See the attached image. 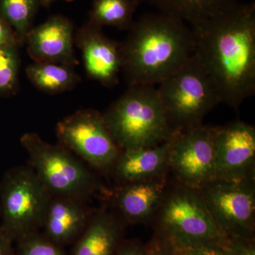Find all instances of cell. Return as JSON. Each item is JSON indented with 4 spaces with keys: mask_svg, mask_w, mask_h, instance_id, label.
Wrapping results in <instances>:
<instances>
[{
    "mask_svg": "<svg viewBox=\"0 0 255 255\" xmlns=\"http://www.w3.org/2000/svg\"><path fill=\"white\" fill-rule=\"evenodd\" d=\"M14 243L16 255H68L64 247L39 231L23 236Z\"/></svg>",
    "mask_w": 255,
    "mask_h": 255,
    "instance_id": "cell-22",
    "label": "cell"
},
{
    "mask_svg": "<svg viewBox=\"0 0 255 255\" xmlns=\"http://www.w3.org/2000/svg\"><path fill=\"white\" fill-rule=\"evenodd\" d=\"M51 199L29 165L9 169L0 182V226L14 242L38 232Z\"/></svg>",
    "mask_w": 255,
    "mask_h": 255,
    "instance_id": "cell-7",
    "label": "cell"
},
{
    "mask_svg": "<svg viewBox=\"0 0 255 255\" xmlns=\"http://www.w3.org/2000/svg\"><path fill=\"white\" fill-rule=\"evenodd\" d=\"M116 255H147L145 245L138 239H124Z\"/></svg>",
    "mask_w": 255,
    "mask_h": 255,
    "instance_id": "cell-27",
    "label": "cell"
},
{
    "mask_svg": "<svg viewBox=\"0 0 255 255\" xmlns=\"http://www.w3.org/2000/svg\"><path fill=\"white\" fill-rule=\"evenodd\" d=\"M215 131L216 127L202 124L174 132L168 164L177 184L199 191L215 179Z\"/></svg>",
    "mask_w": 255,
    "mask_h": 255,
    "instance_id": "cell-10",
    "label": "cell"
},
{
    "mask_svg": "<svg viewBox=\"0 0 255 255\" xmlns=\"http://www.w3.org/2000/svg\"><path fill=\"white\" fill-rule=\"evenodd\" d=\"M21 143L28 163L52 197L88 200L97 194L109 195L98 178L63 146L51 145L35 133H26Z\"/></svg>",
    "mask_w": 255,
    "mask_h": 255,
    "instance_id": "cell-4",
    "label": "cell"
},
{
    "mask_svg": "<svg viewBox=\"0 0 255 255\" xmlns=\"http://www.w3.org/2000/svg\"><path fill=\"white\" fill-rule=\"evenodd\" d=\"M10 33L6 23L0 18V48L6 46L9 41Z\"/></svg>",
    "mask_w": 255,
    "mask_h": 255,
    "instance_id": "cell-29",
    "label": "cell"
},
{
    "mask_svg": "<svg viewBox=\"0 0 255 255\" xmlns=\"http://www.w3.org/2000/svg\"><path fill=\"white\" fill-rule=\"evenodd\" d=\"M94 211L84 199L52 197L43 226V233L60 246L74 244L86 228Z\"/></svg>",
    "mask_w": 255,
    "mask_h": 255,
    "instance_id": "cell-14",
    "label": "cell"
},
{
    "mask_svg": "<svg viewBox=\"0 0 255 255\" xmlns=\"http://www.w3.org/2000/svg\"><path fill=\"white\" fill-rule=\"evenodd\" d=\"M37 0H1L3 16L19 33L26 34L36 11Z\"/></svg>",
    "mask_w": 255,
    "mask_h": 255,
    "instance_id": "cell-21",
    "label": "cell"
},
{
    "mask_svg": "<svg viewBox=\"0 0 255 255\" xmlns=\"http://www.w3.org/2000/svg\"><path fill=\"white\" fill-rule=\"evenodd\" d=\"M102 115L121 151L160 145L175 132L153 85H130Z\"/></svg>",
    "mask_w": 255,
    "mask_h": 255,
    "instance_id": "cell-3",
    "label": "cell"
},
{
    "mask_svg": "<svg viewBox=\"0 0 255 255\" xmlns=\"http://www.w3.org/2000/svg\"><path fill=\"white\" fill-rule=\"evenodd\" d=\"M140 0H94L92 19L94 26H114L129 29L133 25V14Z\"/></svg>",
    "mask_w": 255,
    "mask_h": 255,
    "instance_id": "cell-19",
    "label": "cell"
},
{
    "mask_svg": "<svg viewBox=\"0 0 255 255\" xmlns=\"http://www.w3.org/2000/svg\"><path fill=\"white\" fill-rule=\"evenodd\" d=\"M170 140L154 147L121 151L111 172L119 185L166 177Z\"/></svg>",
    "mask_w": 255,
    "mask_h": 255,
    "instance_id": "cell-13",
    "label": "cell"
},
{
    "mask_svg": "<svg viewBox=\"0 0 255 255\" xmlns=\"http://www.w3.org/2000/svg\"><path fill=\"white\" fill-rule=\"evenodd\" d=\"M28 75L37 87L55 92L64 90L73 81L70 70L54 64L42 63L31 65L28 69Z\"/></svg>",
    "mask_w": 255,
    "mask_h": 255,
    "instance_id": "cell-20",
    "label": "cell"
},
{
    "mask_svg": "<svg viewBox=\"0 0 255 255\" xmlns=\"http://www.w3.org/2000/svg\"><path fill=\"white\" fill-rule=\"evenodd\" d=\"M194 55L221 102L238 109L255 92V4L238 2L192 28Z\"/></svg>",
    "mask_w": 255,
    "mask_h": 255,
    "instance_id": "cell-1",
    "label": "cell"
},
{
    "mask_svg": "<svg viewBox=\"0 0 255 255\" xmlns=\"http://www.w3.org/2000/svg\"><path fill=\"white\" fill-rule=\"evenodd\" d=\"M162 14L187 21L192 27L232 7L238 0H147Z\"/></svg>",
    "mask_w": 255,
    "mask_h": 255,
    "instance_id": "cell-18",
    "label": "cell"
},
{
    "mask_svg": "<svg viewBox=\"0 0 255 255\" xmlns=\"http://www.w3.org/2000/svg\"><path fill=\"white\" fill-rule=\"evenodd\" d=\"M28 41L32 54L39 59L59 60L71 56L72 27L63 18H52L35 28Z\"/></svg>",
    "mask_w": 255,
    "mask_h": 255,
    "instance_id": "cell-17",
    "label": "cell"
},
{
    "mask_svg": "<svg viewBox=\"0 0 255 255\" xmlns=\"http://www.w3.org/2000/svg\"><path fill=\"white\" fill-rule=\"evenodd\" d=\"M122 46V68L130 85H159L194 51L192 29L168 15H143Z\"/></svg>",
    "mask_w": 255,
    "mask_h": 255,
    "instance_id": "cell-2",
    "label": "cell"
},
{
    "mask_svg": "<svg viewBox=\"0 0 255 255\" xmlns=\"http://www.w3.org/2000/svg\"><path fill=\"white\" fill-rule=\"evenodd\" d=\"M147 255H177V253L157 233L145 245Z\"/></svg>",
    "mask_w": 255,
    "mask_h": 255,
    "instance_id": "cell-25",
    "label": "cell"
},
{
    "mask_svg": "<svg viewBox=\"0 0 255 255\" xmlns=\"http://www.w3.org/2000/svg\"><path fill=\"white\" fill-rule=\"evenodd\" d=\"M215 155V179L255 180V127L241 121L216 127Z\"/></svg>",
    "mask_w": 255,
    "mask_h": 255,
    "instance_id": "cell-11",
    "label": "cell"
},
{
    "mask_svg": "<svg viewBox=\"0 0 255 255\" xmlns=\"http://www.w3.org/2000/svg\"><path fill=\"white\" fill-rule=\"evenodd\" d=\"M56 130L63 147L82 162L102 173L111 172L121 150L102 114L80 111L59 122Z\"/></svg>",
    "mask_w": 255,
    "mask_h": 255,
    "instance_id": "cell-9",
    "label": "cell"
},
{
    "mask_svg": "<svg viewBox=\"0 0 255 255\" xmlns=\"http://www.w3.org/2000/svg\"><path fill=\"white\" fill-rule=\"evenodd\" d=\"M221 245L226 255H255V238L225 236Z\"/></svg>",
    "mask_w": 255,
    "mask_h": 255,
    "instance_id": "cell-24",
    "label": "cell"
},
{
    "mask_svg": "<svg viewBox=\"0 0 255 255\" xmlns=\"http://www.w3.org/2000/svg\"><path fill=\"white\" fill-rule=\"evenodd\" d=\"M86 33L82 50L87 73L105 85H113L122 68V46L106 38L94 25Z\"/></svg>",
    "mask_w": 255,
    "mask_h": 255,
    "instance_id": "cell-16",
    "label": "cell"
},
{
    "mask_svg": "<svg viewBox=\"0 0 255 255\" xmlns=\"http://www.w3.org/2000/svg\"><path fill=\"white\" fill-rule=\"evenodd\" d=\"M177 253V255H226L221 243L192 247Z\"/></svg>",
    "mask_w": 255,
    "mask_h": 255,
    "instance_id": "cell-26",
    "label": "cell"
},
{
    "mask_svg": "<svg viewBox=\"0 0 255 255\" xmlns=\"http://www.w3.org/2000/svg\"><path fill=\"white\" fill-rule=\"evenodd\" d=\"M14 241L0 226V255H16Z\"/></svg>",
    "mask_w": 255,
    "mask_h": 255,
    "instance_id": "cell-28",
    "label": "cell"
},
{
    "mask_svg": "<svg viewBox=\"0 0 255 255\" xmlns=\"http://www.w3.org/2000/svg\"><path fill=\"white\" fill-rule=\"evenodd\" d=\"M17 73V58L9 47L0 48V90L13 86Z\"/></svg>",
    "mask_w": 255,
    "mask_h": 255,
    "instance_id": "cell-23",
    "label": "cell"
},
{
    "mask_svg": "<svg viewBox=\"0 0 255 255\" xmlns=\"http://www.w3.org/2000/svg\"><path fill=\"white\" fill-rule=\"evenodd\" d=\"M126 225L114 211L107 207L95 210L74 243L72 255H116L124 240Z\"/></svg>",
    "mask_w": 255,
    "mask_h": 255,
    "instance_id": "cell-15",
    "label": "cell"
},
{
    "mask_svg": "<svg viewBox=\"0 0 255 255\" xmlns=\"http://www.w3.org/2000/svg\"><path fill=\"white\" fill-rule=\"evenodd\" d=\"M168 188L166 177L119 185L109 194L114 211L126 224L154 219Z\"/></svg>",
    "mask_w": 255,
    "mask_h": 255,
    "instance_id": "cell-12",
    "label": "cell"
},
{
    "mask_svg": "<svg viewBox=\"0 0 255 255\" xmlns=\"http://www.w3.org/2000/svg\"><path fill=\"white\" fill-rule=\"evenodd\" d=\"M199 192L223 236L255 238V180L215 179Z\"/></svg>",
    "mask_w": 255,
    "mask_h": 255,
    "instance_id": "cell-8",
    "label": "cell"
},
{
    "mask_svg": "<svg viewBox=\"0 0 255 255\" xmlns=\"http://www.w3.org/2000/svg\"><path fill=\"white\" fill-rule=\"evenodd\" d=\"M157 90L174 132L202 125L204 117L221 102L214 84L194 53Z\"/></svg>",
    "mask_w": 255,
    "mask_h": 255,
    "instance_id": "cell-6",
    "label": "cell"
},
{
    "mask_svg": "<svg viewBox=\"0 0 255 255\" xmlns=\"http://www.w3.org/2000/svg\"><path fill=\"white\" fill-rule=\"evenodd\" d=\"M154 218L155 233L176 252L221 243L225 237L199 191L181 184L167 188Z\"/></svg>",
    "mask_w": 255,
    "mask_h": 255,
    "instance_id": "cell-5",
    "label": "cell"
},
{
    "mask_svg": "<svg viewBox=\"0 0 255 255\" xmlns=\"http://www.w3.org/2000/svg\"><path fill=\"white\" fill-rule=\"evenodd\" d=\"M45 2H48V1H52V0H43Z\"/></svg>",
    "mask_w": 255,
    "mask_h": 255,
    "instance_id": "cell-30",
    "label": "cell"
}]
</instances>
